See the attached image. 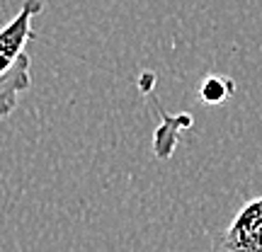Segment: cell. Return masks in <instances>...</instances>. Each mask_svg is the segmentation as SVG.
Segmentation results:
<instances>
[{"label": "cell", "mask_w": 262, "mask_h": 252, "mask_svg": "<svg viewBox=\"0 0 262 252\" xmlns=\"http://www.w3.org/2000/svg\"><path fill=\"white\" fill-rule=\"evenodd\" d=\"M211 252H262V196L245 204L211 243Z\"/></svg>", "instance_id": "2"}, {"label": "cell", "mask_w": 262, "mask_h": 252, "mask_svg": "<svg viewBox=\"0 0 262 252\" xmlns=\"http://www.w3.org/2000/svg\"><path fill=\"white\" fill-rule=\"evenodd\" d=\"M202 100L206 102H224L226 100V80L221 78H209L202 85Z\"/></svg>", "instance_id": "3"}, {"label": "cell", "mask_w": 262, "mask_h": 252, "mask_svg": "<svg viewBox=\"0 0 262 252\" xmlns=\"http://www.w3.org/2000/svg\"><path fill=\"white\" fill-rule=\"evenodd\" d=\"M41 10L44 0H25L17 15L0 29V119L15 112L19 95L32 85L27 44L34 39L32 19Z\"/></svg>", "instance_id": "1"}]
</instances>
